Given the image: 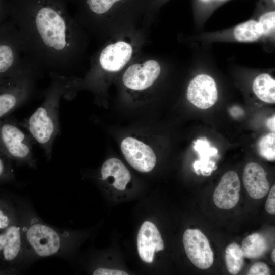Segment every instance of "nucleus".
Listing matches in <instances>:
<instances>
[{"instance_id":"1","label":"nucleus","mask_w":275,"mask_h":275,"mask_svg":"<svg viewBox=\"0 0 275 275\" xmlns=\"http://www.w3.org/2000/svg\"><path fill=\"white\" fill-rule=\"evenodd\" d=\"M67 0H10V19L30 62L43 72L67 76L78 52V32Z\"/></svg>"},{"instance_id":"2","label":"nucleus","mask_w":275,"mask_h":275,"mask_svg":"<svg viewBox=\"0 0 275 275\" xmlns=\"http://www.w3.org/2000/svg\"><path fill=\"white\" fill-rule=\"evenodd\" d=\"M49 74L50 82L43 92V103L28 119L20 122L43 150L48 161L51 158L54 140L60 132V99L66 97L72 81L68 76L53 72Z\"/></svg>"},{"instance_id":"3","label":"nucleus","mask_w":275,"mask_h":275,"mask_svg":"<svg viewBox=\"0 0 275 275\" xmlns=\"http://www.w3.org/2000/svg\"><path fill=\"white\" fill-rule=\"evenodd\" d=\"M21 207L27 265L46 257L64 258L72 244L73 232L46 224L25 201L22 200Z\"/></svg>"},{"instance_id":"4","label":"nucleus","mask_w":275,"mask_h":275,"mask_svg":"<svg viewBox=\"0 0 275 275\" xmlns=\"http://www.w3.org/2000/svg\"><path fill=\"white\" fill-rule=\"evenodd\" d=\"M43 72L31 64L0 79V119L9 116L30 99Z\"/></svg>"},{"instance_id":"5","label":"nucleus","mask_w":275,"mask_h":275,"mask_svg":"<svg viewBox=\"0 0 275 275\" xmlns=\"http://www.w3.org/2000/svg\"><path fill=\"white\" fill-rule=\"evenodd\" d=\"M21 127L9 116L0 119V151L17 165L36 169L32 149L34 141Z\"/></svg>"},{"instance_id":"6","label":"nucleus","mask_w":275,"mask_h":275,"mask_svg":"<svg viewBox=\"0 0 275 275\" xmlns=\"http://www.w3.org/2000/svg\"><path fill=\"white\" fill-rule=\"evenodd\" d=\"M31 64L18 30L10 19L0 30V79Z\"/></svg>"},{"instance_id":"7","label":"nucleus","mask_w":275,"mask_h":275,"mask_svg":"<svg viewBox=\"0 0 275 275\" xmlns=\"http://www.w3.org/2000/svg\"><path fill=\"white\" fill-rule=\"evenodd\" d=\"M186 254L196 267L206 269L213 263V253L206 236L199 229H188L183 235Z\"/></svg>"},{"instance_id":"8","label":"nucleus","mask_w":275,"mask_h":275,"mask_svg":"<svg viewBox=\"0 0 275 275\" xmlns=\"http://www.w3.org/2000/svg\"><path fill=\"white\" fill-rule=\"evenodd\" d=\"M121 149L128 163L139 172H150L156 164V157L152 148L135 139L125 138Z\"/></svg>"},{"instance_id":"9","label":"nucleus","mask_w":275,"mask_h":275,"mask_svg":"<svg viewBox=\"0 0 275 275\" xmlns=\"http://www.w3.org/2000/svg\"><path fill=\"white\" fill-rule=\"evenodd\" d=\"M187 98L199 108L206 109L211 107L218 99L217 88L214 79L205 74L197 75L188 85Z\"/></svg>"},{"instance_id":"10","label":"nucleus","mask_w":275,"mask_h":275,"mask_svg":"<svg viewBox=\"0 0 275 275\" xmlns=\"http://www.w3.org/2000/svg\"><path fill=\"white\" fill-rule=\"evenodd\" d=\"M161 68L155 60H150L143 64L129 66L122 77L124 85L135 90H143L150 87L160 74Z\"/></svg>"},{"instance_id":"11","label":"nucleus","mask_w":275,"mask_h":275,"mask_svg":"<svg viewBox=\"0 0 275 275\" xmlns=\"http://www.w3.org/2000/svg\"><path fill=\"white\" fill-rule=\"evenodd\" d=\"M240 181L234 171L226 172L222 177L213 194V201L218 208L230 209L235 207L240 198Z\"/></svg>"},{"instance_id":"12","label":"nucleus","mask_w":275,"mask_h":275,"mask_svg":"<svg viewBox=\"0 0 275 275\" xmlns=\"http://www.w3.org/2000/svg\"><path fill=\"white\" fill-rule=\"evenodd\" d=\"M137 245L140 258L149 263L153 262L156 252L164 249L161 234L151 222L146 221L142 225L138 235Z\"/></svg>"},{"instance_id":"13","label":"nucleus","mask_w":275,"mask_h":275,"mask_svg":"<svg viewBox=\"0 0 275 275\" xmlns=\"http://www.w3.org/2000/svg\"><path fill=\"white\" fill-rule=\"evenodd\" d=\"M132 53L131 45L119 41L107 46L101 51L99 61L101 67L111 72L121 70L129 61Z\"/></svg>"},{"instance_id":"14","label":"nucleus","mask_w":275,"mask_h":275,"mask_svg":"<svg viewBox=\"0 0 275 275\" xmlns=\"http://www.w3.org/2000/svg\"><path fill=\"white\" fill-rule=\"evenodd\" d=\"M243 182L249 195L253 199H261L269 191V184L265 171L256 162H250L245 166Z\"/></svg>"},{"instance_id":"15","label":"nucleus","mask_w":275,"mask_h":275,"mask_svg":"<svg viewBox=\"0 0 275 275\" xmlns=\"http://www.w3.org/2000/svg\"><path fill=\"white\" fill-rule=\"evenodd\" d=\"M101 174V179L105 180L109 177L114 178L113 186L120 190H124L126 185L130 181L131 176L130 173L119 159L112 158L107 160L103 164Z\"/></svg>"},{"instance_id":"16","label":"nucleus","mask_w":275,"mask_h":275,"mask_svg":"<svg viewBox=\"0 0 275 275\" xmlns=\"http://www.w3.org/2000/svg\"><path fill=\"white\" fill-rule=\"evenodd\" d=\"M253 90L262 101L275 103V80L269 74L264 73L258 75L253 81Z\"/></svg>"},{"instance_id":"17","label":"nucleus","mask_w":275,"mask_h":275,"mask_svg":"<svg viewBox=\"0 0 275 275\" xmlns=\"http://www.w3.org/2000/svg\"><path fill=\"white\" fill-rule=\"evenodd\" d=\"M241 249L244 258H258L263 256L267 251V241L262 234L254 233L243 239Z\"/></svg>"},{"instance_id":"18","label":"nucleus","mask_w":275,"mask_h":275,"mask_svg":"<svg viewBox=\"0 0 275 275\" xmlns=\"http://www.w3.org/2000/svg\"><path fill=\"white\" fill-rule=\"evenodd\" d=\"M234 38L241 42H251L258 40L263 36L258 21L249 20L234 28Z\"/></svg>"},{"instance_id":"19","label":"nucleus","mask_w":275,"mask_h":275,"mask_svg":"<svg viewBox=\"0 0 275 275\" xmlns=\"http://www.w3.org/2000/svg\"><path fill=\"white\" fill-rule=\"evenodd\" d=\"M244 256L241 246L236 243L228 245L225 249V259L227 270L231 274H237L244 265Z\"/></svg>"},{"instance_id":"20","label":"nucleus","mask_w":275,"mask_h":275,"mask_svg":"<svg viewBox=\"0 0 275 275\" xmlns=\"http://www.w3.org/2000/svg\"><path fill=\"white\" fill-rule=\"evenodd\" d=\"M194 149L198 152L200 157V160L196 161L194 164L195 171L199 166H202V170H206L205 167L208 164L210 157L215 156L217 150L211 147L208 141L202 140H198L195 142Z\"/></svg>"},{"instance_id":"21","label":"nucleus","mask_w":275,"mask_h":275,"mask_svg":"<svg viewBox=\"0 0 275 275\" xmlns=\"http://www.w3.org/2000/svg\"><path fill=\"white\" fill-rule=\"evenodd\" d=\"M258 149L260 155L269 161L275 159V133H269L262 136L258 142Z\"/></svg>"},{"instance_id":"22","label":"nucleus","mask_w":275,"mask_h":275,"mask_svg":"<svg viewBox=\"0 0 275 275\" xmlns=\"http://www.w3.org/2000/svg\"><path fill=\"white\" fill-rule=\"evenodd\" d=\"M12 161L0 151V183L15 179Z\"/></svg>"},{"instance_id":"23","label":"nucleus","mask_w":275,"mask_h":275,"mask_svg":"<svg viewBox=\"0 0 275 275\" xmlns=\"http://www.w3.org/2000/svg\"><path fill=\"white\" fill-rule=\"evenodd\" d=\"M258 22L260 27L263 36H268L274 31L275 12H267L262 14Z\"/></svg>"},{"instance_id":"24","label":"nucleus","mask_w":275,"mask_h":275,"mask_svg":"<svg viewBox=\"0 0 275 275\" xmlns=\"http://www.w3.org/2000/svg\"><path fill=\"white\" fill-rule=\"evenodd\" d=\"M10 2L0 0V30L10 19Z\"/></svg>"},{"instance_id":"25","label":"nucleus","mask_w":275,"mask_h":275,"mask_svg":"<svg viewBox=\"0 0 275 275\" xmlns=\"http://www.w3.org/2000/svg\"><path fill=\"white\" fill-rule=\"evenodd\" d=\"M270 274L269 267L266 264L262 262L254 264L248 273L249 275H269Z\"/></svg>"},{"instance_id":"26","label":"nucleus","mask_w":275,"mask_h":275,"mask_svg":"<svg viewBox=\"0 0 275 275\" xmlns=\"http://www.w3.org/2000/svg\"><path fill=\"white\" fill-rule=\"evenodd\" d=\"M265 209L266 211L271 214H275V186L273 185L269 192L265 203Z\"/></svg>"},{"instance_id":"27","label":"nucleus","mask_w":275,"mask_h":275,"mask_svg":"<svg viewBox=\"0 0 275 275\" xmlns=\"http://www.w3.org/2000/svg\"><path fill=\"white\" fill-rule=\"evenodd\" d=\"M94 275H128L127 272L120 270L111 269L103 268H99L95 269L93 272Z\"/></svg>"},{"instance_id":"28","label":"nucleus","mask_w":275,"mask_h":275,"mask_svg":"<svg viewBox=\"0 0 275 275\" xmlns=\"http://www.w3.org/2000/svg\"><path fill=\"white\" fill-rule=\"evenodd\" d=\"M275 116L273 115L272 117L268 118L266 121V125L267 127L270 129L271 132L275 131Z\"/></svg>"},{"instance_id":"29","label":"nucleus","mask_w":275,"mask_h":275,"mask_svg":"<svg viewBox=\"0 0 275 275\" xmlns=\"http://www.w3.org/2000/svg\"><path fill=\"white\" fill-rule=\"evenodd\" d=\"M199 1L204 3H209L214 1H223L225 0H199Z\"/></svg>"},{"instance_id":"30","label":"nucleus","mask_w":275,"mask_h":275,"mask_svg":"<svg viewBox=\"0 0 275 275\" xmlns=\"http://www.w3.org/2000/svg\"><path fill=\"white\" fill-rule=\"evenodd\" d=\"M271 259L272 261L275 262V249H274L271 253Z\"/></svg>"}]
</instances>
